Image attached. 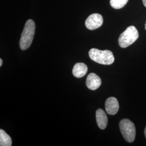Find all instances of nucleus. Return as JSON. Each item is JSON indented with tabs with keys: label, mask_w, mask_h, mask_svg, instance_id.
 <instances>
[{
	"label": "nucleus",
	"mask_w": 146,
	"mask_h": 146,
	"mask_svg": "<svg viewBox=\"0 0 146 146\" xmlns=\"http://www.w3.org/2000/svg\"><path fill=\"white\" fill-rule=\"evenodd\" d=\"M105 108L108 114L115 115L119 110V104L117 100L114 97L109 98L106 101Z\"/></svg>",
	"instance_id": "nucleus-7"
},
{
	"label": "nucleus",
	"mask_w": 146,
	"mask_h": 146,
	"mask_svg": "<svg viewBox=\"0 0 146 146\" xmlns=\"http://www.w3.org/2000/svg\"><path fill=\"white\" fill-rule=\"evenodd\" d=\"M142 2H143V5H145L146 7V0H142Z\"/></svg>",
	"instance_id": "nucleus-12"
},
{
	"label": "nucleus",
	"mask_w": 146,
	"mask_h": 146,
	"mask_svg": "<svg viewBox=\"0 0 146 146\" xmlns=\"http://www.w3.org/2000/svg\"><path fill=\"white\" fill-rule=\"evenodd\" d=\"M139 36V32L135 27H128L120 35L119 38V44L121 48H127L135 42Z\"/></svg>",
	"instance_id": "nucleus-3"
},
{
	"label": "nucleus",
	"mask_w": 146,
	"mask_h": 146,
	"mask_svg": "<svg viewBox=\"0 0 146 146\" xmlns=\"http://www.w3.org/2000/svg\"><path fill=\"white\" fill-rule=\"evenodd\" d=\"M96 120L98 127L101 129H104L108 123V118L104 110L98 109L96 111Z\"/></svg>",
	"instance_id": "nucleus-8"
},
{
	"label": "nucleus",
	"mask_w": 146,
	"mask_h": 146,
	"mask_svg": "<svg viewBox=\"0 0 146 146\" xmlns=\"http://www.w3.org/2000/svg\"><path fill=\"white\" fill-rule=\"evenodd\" d=\"M2 63H3L2 60V58H0V67H1V66H2Z\"/></svg>",
	"instance_id": "nucleus-13"
},
{
	"label": "nucleus",
	"mask_w": 146,
	"mask_h": 146,
	"mask_svg": "<svg viewBox=\"0 0 146 146\" xmlns=\"http://www.w3.org/2000/svg\"><path fill=\"white\" fill-rule=\"evenodd\" d=\"M89 56L94 62L104 65L111 64L115 60L113 52L108 50H100L92 48L89 52Z\"/></svg>",
	"instance_id": "nucleus-2"
},
{
	"label": "nucleus",
	"mask_w": 146,
	"mask_h": 146,
	"mask_svg": "<svg viewBox=\"0 0 146 146\" xmlns=\"http://www.w3.org/2000/svg\"><path fill=\"white\" fill-rule=\"evenodd\" d=\"M119 126L121 133L125 141L130 143L134 141L136 135L135 127L131 120L127 119L121 120Z\"/></svg>",
	"instance_id": "nucleus-4"
},
{
	"label": "nucleus",
	"mask_w": 146,
	"mask_h": 146,
	"mask_svg": "<svg viewBox=\"0 0 146 146\" xmlns=\"http://www.w3.org/2000/svg\"><path fill=\"white\" fill-rule=\"evenodd\" d=\"M145 29L146 30V25H145Z\"/></svg>",
	"instance_id": "nucleus-15"
},
{
	"label": "nucleus",
	"mask_w": 146,
	"mask_h": 146,
	"mask_svg": "<svg viewBox=\"0 0 146 146\" xmlns=\"http://www.w3.org/2000/svg\"><path fill=\"white\" fill-rule=\"evenodd\" d=\"M101 80L98 75L95 73H90L89 74L86 79V84L88 88L95 90L99 88L101 84Z\"/></svg>",
	"instance_id": "nucleus-6"
},
{
	"label": "nucleus",
	"mask_w": 146,
	"mask_h": 146,
	"mask_svg": "<svg viewBox=\"0 0 146 146\" xmlns=\"http://www.w3.org/2000/svg\"><path fill=\"white\" fill-rule=\"evenodd\" d=\"M145 137H146V127L145 129Z\"/></svg>",
	"instance_id": "nucleus-14"
},
{
	"label": "nucleus",
	"mask_w": 146,
	"mask_h": 146,
	"mask_svg": "<svg viewBox=\"0 0 146 146\" xmlns=\"http://www.w3.org/2000/svg\"><path fill=\"white\" fill-rule=\"evenodd\" d=\"M103 17L99 14H93L87 19L85 25L89 30H95L100 28L103 24Z\"/></svg>",
	"instance_id": "nucleus-5"
},
{
	"label": "nucleus",
	"mask_w": 146,
	"mask_h": 146,
	"mask_svg": "<svg viewBox=\"0 0 146 146\" xmlns=\"http://www.w3.org/2000/svg\"><path fill=\"white\" fill-rule=\"evenodd\" d=\"M12 145L11 139L5 131L0 129V146H11Z\"/></svg>",
	"instance_id": "nucleus-10"
},
{
	"label": "nucleus",
	"mask_w": 146,
	"mask_h": 146,
	"mask_svg": "<svg viewBox=\"0 0 146 146\" xmlns=\"http://www.w3.org/2000/svg\"><path fill=\"white\" fill-rule=\"evenodd\" d=\"M88 71V67L84 63H76L73 68V75L76 78H81L84 77Z\"/></svg>",
	"instance_id": "nucleus-9"
},
{
	"label": "nucleus",
	"mask_w": 146,
	"mask_h": 146,
	"mask_svg": "<svg viewBox=\"0 0 146 146\" xmlns=\"http://www.w3.org/2000/svg\"><path fill=\"white\" fill-rule=\"evenodd\" d=\"M35 31V25L32 20L27 21L20 40V47L22 50L28 49L33 42Z\"/></svg>",
	"instance_id": "nucleus-1"
},
{
	"label": "nucleus",
	"mask_w": 146,
	"mask_h": 146,
	"mask_svg": "<svg viewBox=\"0 0 146 146\" xmlns=\"http://www.w3.org/2000/svg\"><path fill=\"white\" fill-rule=\"evenodd\" d=\"M128 2V0H110V4L113 8L119 9L125 6Z\"/></svg>",
	"instance_id": "nucleus-11"
}]
</instances>
